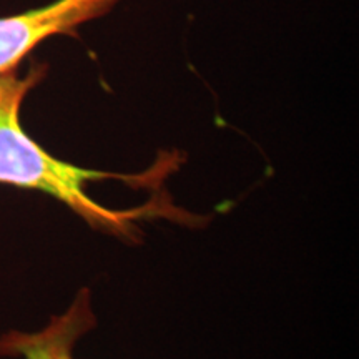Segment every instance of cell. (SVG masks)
I'll return each mask as SVG.
<instances>
[{"instance_id": "1", "label": "cell", "mask_w": 359, "mask_h": 359, "mask_svg": "<svg viewBox=\"0 0 359 359\" xmlns=\"http://www.w3.org/2000/svg\"><path fill=\"white\" fill-rule=\"evenodd\" d=\"M47 74V67H32L24 77L17 72L0 75V185L40 191L69 206L93 230L110 233L127 241H138V222L155 217L178 222L191 219L190 213L182 212L172 201L154 198L148 203L128 210H114L103 206L88 195L87 185L100 180H122L133 187L158 185L160 178L175 168L177 160L165 155L143 175H123L82 168L48 154L42 145L25 132L20 122V111L30 90Z\"/></svg>"}, {"instance_id": "2", "label": "cell", "mask_w": 359, "mask_h": 359, "mask_svg": "<svg viewBox=\"0 0 359 359\" xmlns=\"http://www.w3.org/2000/svg\"><path fill=\"white\" fill-rule=\"evenodd\" d=\"M122 0H55L17 15L0 17V75L17 67L53 35H74L82 24L109 13Z\"/></svg>"}, {"instance_id": "3", "label": "cell", "mask_w": 359, "mask_h": 359, "mask_svg": "<svg viewBox=\"0 0 359 359\" xmlns=\"http://www.w3.org/2000/svg\"><path fill=\"white\" fill-rule=\"evenodd\" d=\"M97 326L88 288H82L65 313L52 316L35 333L8 331L0 336V358L75 359L79 339Z\"/></svg>"}]
</instances>
